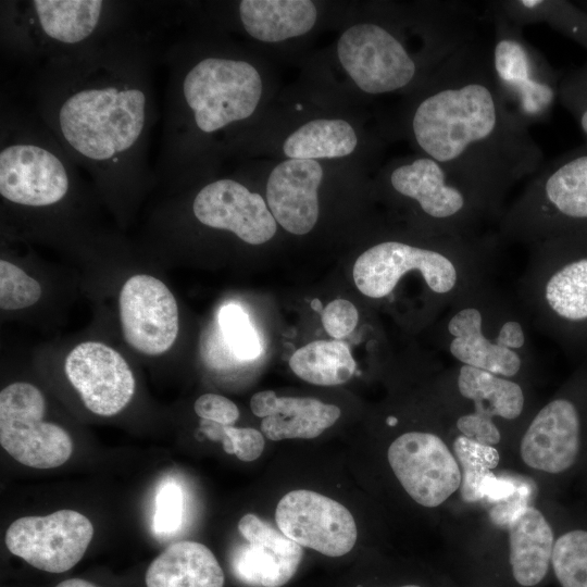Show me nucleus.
<instances>
[{
	"label": "nucleus",
	"mask_w": 587,
	"mask_h": 587,
	"mask_svg": "<svg viewBox=\"0 0 587 587\" xmlns=\"http://www.w3.org/2000/svg\"><path fill=\"white\" fill-rule=\"evenodd\" d=\"M224 573L204 545L183 540L168 546L149 565L147 587H223Z\"/></svg>",
	"instance_id": "nucleus-21"
},
{
	"label": "nucleus",
	"mask_w": 587,
	"mask_h": 587,
	"mask_svg": "<svg viewBox=\"0 0 587 587\" xmlns=\"http://www.w3.org/2000/svg\"><path fill=\"white\" fill-rule=\"evenodd\" d=\"M579 416L566 399L546 404L534 417L521 441L524 463L557 474L571 467L579 449Z\"/></svg>",
	"instance_id": "nucleus-18"
},
{
	"label": "nucleus",
	"mask_w": 587,
	"mask_h": 587,
	"mask_svg": "<svg viewBox=\"0 0 587 587\" xmlns=\"http://www.w3.org/2000/svg\"><path fill=\"white\" fill-rule=\"evenodd\" d=\"M118 313L126 342L146 355H160L175 342L178 307L167 286L151 275L137 274L123 285Z\"/></svg>",
	"instance_id": "nucleus-13"
},
{
	"label": "nucleus",
	"mask_w": 587,
	"mask_h": 587,
	"mask_svg": "<svg viewBox=\"0 0 587 587\" xmlns=\"http://www.w3.org/2000/svg\"><path fill=\"white\" fill-rule=\"evenodd\" d=\"M453 451L461 471L462 499L470 503L483 499L487 483L496 477L491 471L500 460L498 450L460 435L453 441Z\"/></svg>",
	"instance_id": "nucleus-31"
},
{
	"label": "nucleus",
	"mask_w": 587,
	"mask_h": 587,
	"mask_svg": "<svg viewBox=\"0 0 587 587\" xmlns=\"http://www.w3.org/2000/svg\"><path fill=\"white\" fill-rule=\"evenodd\" d=\"M417 271L436 294L451 291L458 282L453 261L445 253L397 240L379 242L365 250L353 265V280L363 295L388 296L400 278Z\"/></svg>",
	"instance_id": "nucleus-10"
},
{
	"label": "nucleus",
	"mask_w": 587,
	"mask_h": 587,
	"mask_svg": "<svg viewBox=\"0 0 587 587\" xmlns=\"http://www.w3.org/2000/svg\"><path fill=\"white\" fill-rule=\"evenodd\" d=\"M291 371L304 382L335 386L348 382L355 371V361L348 346L339 340H315L292 353Z\"/></svg>",
	"instance_id": "nucleus-29"
},
{
	"label": "nucleus",
	"mask_w": 587,
	"mask_h": 587,
	"mask_svg": "<svg viewBox=\"0 0 587 587\" xmlns=\"http://www.w3.org/2000/svg\"><path fill=\"white\" fill-rule=\"evenodd\" d=\"M250 409L262 417L261 430L270 440L312 439L334 425L341 411L314 398L278 397L273 390L254 394Z\"/></svg>",
	"instance_id": "nucleus-20"
},
{
	"label": "nucleus",
	"mask_w": 587,
	"mask_h": 587,
	"mask_svg": "<svg viewBox=\"0 0 587 587\" xmlns=\"http://www.w3.org/2000/svg\"><path fill=\"white\" fill-rule=\"evenodd\" d=\"M587 224V143L546 162L505 214L510 237L539 239Z\"/></svg>",
	"instance_id": "nucleus-3"
},
{
	"label": "nucleus",
	"mask_w": 587,
	"mask_h": 587,
	"mask_svg": "<svg viewBox=\"0 0 587 587\" xmlns=\"http://www.w3.org/2000/svg\"><path fill=\"white\" fill-rule=\"evenodd\" d=\"M545 300L562 319L587 320V258L558 270L546 283Z\"/></svg>",
	"instance_id": "nucleus-30"
},
{
	"label": "nucleus",
	"mask_w": 587,
	"mask_h": 587,
	"mask_svg": "<svg viewBox=\"0 0 587 587\" xmlns=\"http://www.w3.org/2000/svg\"><path fill=\"white\" fill-rule=\"evenodd\" d=\"M218 326L225 344L239 361L246 363L261 354L258 332L239 305L230 303L223 307L218 313Z\"/></svg>",
	"instance_id": "nucleus-33"
},
{
	"label": "nucleus",
	"mask_w": 587,
	"mask_h": 587,
	"mask_svg": "<svg viewBox=\"0 0 587 587\" xmlns=\"http://www.w3.org/2000/svg\"><path fill=\"white\" fill-rule=\"evenodd\" d=\"M239 15L246 32L265 42H277L308 33L317 12L309 0H242Z\"/></svg>",
	"instance_id": "nucleus-24"
},
{
	"label": "nucleus",
	"mask_w": 587,
	"mask_h": 587,
	"mask_svg": "<svg viewBox=\"0 0 587 587\" xmlns=\"http://www.w3.org/2000/svg\"><path fill=\"white\" fill-rule=\"evenodd\" d=\"M551 562L562 587H587V532L576 529L559 537Z\"/></svg>",
	"instance_id": "nucleus-32"
},
{
	"label": "nucleus",
	"mask_w": 587,
	"mask_h": 587,
	"mask_svg": "<svg viewBox=\"0 0 587 587\" xmlns=\"http://www.w3.org/2000/svg\"><path fill=\"white\" fill-rule=\"evenodd\" d=\"M275 521L285 536L324 555H345L357 541V525L350 511L312 490L286 494L277 503Z\"/></svg>",
	"instance_id": "nucleus-12"
},
{
	"label": "nucleus",
	"mask_w": 587,
	"mask_h": 587,
	"mask_svg": "<svg viewBox=\"0 0 587 587\" xmlns=\"http://www.w3.org/2000/svg\"><path fill=\"white\" fill-rule=\"evenodd\" d=\"M401 587H420L417 585H404V586H401Z\"/></svg>",
	"instance_id": "nucleus-46"
},
{
	"label": "nucleus",
	"mask_w": 587,
	"mask_h": 587,
	"mask_svg": "<svg viewBox=\"0 0 587 587\" xmlns=\"http://www.w3.org/2000/svg\"><path fill=\"white\" fill-rule=\"evenodd\" d=\"M510 564L515 580L522 586L540 583L553 550V532L544 514L525 507L509 527Z\"/></svg>",
	"instance_id": "nucleus-22"
},
{
	"label": "nucleus",
	"mask_w": 587,
	"mask_h": 587,
	"mask_svg": "<svg viewBox=\"0 0 587 587\" xmlns=\"http://www.w3.org/2000/svg\"><path fill=\"white\" fill-rule=\"evenodd\" d=\"M184 496L180 486L174 480H165L155 496L153 529L159 535L176 532L182 523Z\"/></svg>",
	"instance_id": "nucleus-37"
},
{
	"label": "nucleus",
	"mask_w": 587,
	"mask_h": 587,
	"mask_svg": "<svg viewBox=\"0 0 587 587\" xmlns=\"http://www.w3.org/2000/svg\"><path fill=\"white\" fill-rule=\"evenodd\" d=\"M457 427L463 436L483 445L495 446L501 439L492 419L476 412L460 416Z\"/></svg>",
	"instance_id": "nucleus-40"
},
{
	"label": "nucleus",
	"mask_w": 587,
	"mask_h": 587,
	"mask_svg": "<svg viewBox=\"0 0 587 587\" xmlns=\"http://www.w3.org/2000/svg\"><path fill=\"white\" fill-rule=\"evenodd\" d=\"M357 143V135L349 123L320 118L290 134L284 141L283 151L289 159L316 161L346 157L353 152Z\"/></svg>",
	"instance_id": "nucleus-27"
},
{
	"label": "nucleus",
	"mask_w": 587,
	"mask_h": 587,
	"mask_svg": "<svg viewBox=\"0 0 587 587\" xmlns=\"http://www.w3.org/2000/svg\"><path fill=\"white\" fill-rule=\"evenodd\" d=\"M388 182L397 195L412 200L425 216L454 238L491 212L466 184L424 154L395 166Z\"/></svg>",
	"instance_id": "nucleus-7"
},
{
	"label": "nucleus",
	"mask_w": 587,
	"mask_h": 587,
	"mask_svg": "<svg viewBox=\"0 0 587 587\" xmlns=\"http://www.w3.org/2000/svg\"><path fill=\"white\" fill-rule=\"evenodd\" d=\"M46 399L39 388L15 382L0 392V444L17 462L34 469L65 463L73 441L61 426L45 422Z\"/></svg>",
	"instance_id": "nucleus-6"
},
{
	"label": "nucleus",
	"mask_w": 587,
	"mask_h": 587,
	"mask_svg": "<svg viewBox=\"0 0 587 587\" xmlns=\"http://www.w3.org/2000/svg\"><path fill=\"white\" fill-rule=\"evenodd\" d=\"M460 394L474 402V412L488 417L514 420L523 411L524 395L521 386L503 376L470 365L460 367Z\"/></svg>",
	"instance_id": "nucleus-26"
},
{
	"label": "nucleus",
	"mask_w": 587,
	"mask_h": 587,
	"mask_svg": "<svg viewBox=\"0 0 587 587\" xmlns=\"http://www.w3.org/2000/svg\"><path fill=\"white\" fill-rule=\"evenodd\" d=\"M41 297L39 283L17 265L0 261V308L21 310L35 304Z\"/></svg>",
	"instance_id": "nucleus-35"
},
{
	"label": "nucleus",
	"mask_w": 587,
	"mask_h": 587,
	"mask_svg": "<svg viewBox=\"0 0 587 587\" xmlns=\"http://www.w3.org/2000/svg\"><path fill=\"white\" fill-rule=\"evenodd\" d=\"M62 161L33 143H15L0 152V193L10 202L46 207L62 200L68 190Z\"/></svg>",
	"instance_id": "nucleus-16"
},
{
	"label": "nucleus",
	"mask_w": 587,
	"mask_h": 587,
	"mask_svg": "<svg viewBox=\"0 0 587 587\" xmlns=\"http://www.w3.org/2000/svg\"><path fill=\"white\" fill-rule=\"evenodd\" d=\"M192 209L202 224L229 230L250 245L264 243L276 233V221L264 199L233 179L204 186Z\"/></svg>",
	"instance_id": "nucleus-17"
},
{
	"label": "nucleus",
	"mask_w": 587,
	"mask_h": 587,
	"mask_svg": "<svg viewBox=\"0 0 587 587\" xmlns=\"http://www.w3.org/2000/svg\"><path fill=\"white\" fill-rule=\"evenodd\" d=\"M387 458L401 486L423 507H438L460 488L458 461L437 435L402 434L389 446Z\"/></svg>",
	"instance_id": "nucleus-11"
},
{
	"label": "nucleus",
	"mask_w": 587,
	"mask_h": 587,
	"mask_svg": "<svg viewBox=\"0 0 587 587\" xmlns=\"http://www.w3.org/2000/svg\"><path fill=\"white\" fill-rule=\"evenodd\" d=\"M323 178L315 160L289 159L270 174L266 201L275 221L287 232L304 235L319 218L317 189Z\"/></svg>",
	"instance_id": "nucleus-19"
},
{
	"label": "nucleus",
	"mask_w": 587,
	"mask_h": 587,
	"mask_svg": "<svg viewBox=\"0 0 587 587\" xmlns=\"http://www.w3.org/2000/svg\"><path fill=\"white\" fill-rule=\"evenodd\" d=\"M387 423L388 425L394 426L397 423V419L390 416L387 419Z\"/></svg>",
	"instance_id": "nucleus-45"
},
{
	"label": "nucleus",
	"mask_w": 587,
	"mask_h": 587,
	"mask_svg": "<svg viewBox=\"0 0 587 587\" xmlns=\"http://www.w3.org/2000/svg\"><path fill=\"white\" fill-rule=\"evenodd\" d=\"M183 93L198 128L213 133L254 112L262 80L248 62L207 58L187 73Z\"/></svg>",
	"instance_id": "nucleus-5"
},
{
	"label": "nucleus",
	"mask_w": 587,
	"mask_h": 587,
	"mask_svg": "<svg viewBox=\"0 0 587 587\" xmlns=\"http://www.w3.org/2000/svg\"><path fill=\"white\" fill-rule=\"evenodd\" d=\"M482 324L483 317L477 309L464 308L458 311L448 324V330L453 336L449 345L450 353L464 365L503 377L514 376L521 369L520 355L487 339Z\"/></svg>",
	"instance_id": "nucleus-23"
},
{
	"label": "nucleus",
	"mask_w": 587,
	"mask_h": 587,
	"mask_svg": "<svg viewBox=\"0 0 587 587\" xmlns=\"http://www.w3.org/2000/svg\"><path fill=\"white\" fill-rule=\"evenodd\" d=\"M238 530L247 540L230 557L234 575L252 587H282L287 584L302 560V547L262 521L245 514Z\"/></svg>",
	"instance_id": "nucleus-15"
},
{
	"label": "nucleus",
	"mask_w": 587,
	"mask_h": 587,
	"mask_svg": "<svg viewBox=\"0 0 587 587\" xmlns=\"http://www.w3.org/2000/svg\"><path fill=\"white\" fill-rule=\"evenodd\" d=\"M64 370L85 407L95 414L120 413L135 394L136 382L127 361L103 342L77 345L67 354Z\"/></svg>",
	"instance_id": "nucleus-14"
},
{
	"label": "nucleus",
	"mask_w": 587,
	"mask_h": 587,
	"mask_svg": "<svg viewBox=\"0 0 587 587\" xmlns=\"http://www.w3.org/2000/svg\"><path fill=\"white\" fill-rule=\"evenodd\" d=\"M146 122V96L127 85L86 87L68 96L58 113L68 146L92 161H107L129 150Z\"/></svg>",
	"instance_id": "nucleus-2"
},
{
	"label": "nucleus",
	"mask_w": 587,
	"mask_h": 587,
	"mask_svg": "<svg viewBox=\"0 0 587 587\" xmlns=\"http://www.w3.org/2000/svg\"><path fill=\"white\" fill-rule=\"evenodd\" d=\"M489 47L492 76L507 108L528 128L547 122L558 100L560 75L530 45L523 28L499 17Z\"/></svg>",
	"instance_id": "nucleus-4"
},
{
	"label": "nucleus",
	"mask_w": 587,
	"mask_h": 587,
	"mask_svg": "<svg viewBox=\"0 0 587 587\" xmlns=\"http://www.w3.org/2000/svg\"><path fill=\"white\" fill-rule=\"evenodd\" d=\"M410 129L423 154L446 166L491 212L515 183L545 163L529 128L503 102L489 47L478 35L429 76Z\"/></svg>",
	"instance_id": "nucleus-1"
},
{
	"label": "nucleus",
	"mask_w": 587,
	"mask_h": 587,
	"mask_svg": "<svg viewBox=\"0 0 587 587\" xmlns=\"http://www.w3.org/2000/svg\"><path fill=\"white\" fill-rule=\"evenodd\" d=\"M357 308L348 300L336 299L329 302L322 313V323L326 333L341 339L352 333L358 324Z\"/></svg>",
	"instance_id": "nucleus-38"
},
{
	"label": "nucleus",
	"mask_w": 587,
	"mask_h": 587,
	"mask_svg": "<svg viewBox=\"0 0 587 587\" xmlns=\"http://www.w3.org/2000/svg\"><path fill=\"white\" fill-rule=\"evenodd\" d=\"M55 587H98V586H96L95 584H92V583H90V582H88L86 579L68 578V579H65V580L61 582Z\"/></svg>",
	"instance_id": "nucleus-42"
},
{
	"label": "nucleus",
	"mask_w": 587,
	"mask_h": 587,
	"mask_svg": "<svg viewBox=\"0 0 587 587\" xmlns=\"http://www.w3.org/2000/svg\"><path fill=\"white\" fill-rule=\"evenodd\" d=\"M495 341L511 350L523 347L525 335L522 325L516 321H507L500 327Z\"/></svg>",
	"instance_id": "nucleus-41"
},
{
	"label": "nucleus",
	"mask_w": 587,
	"mask_h": 587,
	"mask_svg": "<svg viewBox=\"0 0 587 587\" xmlns=\"http://www.w3.org/2000/svg\"><path fill=\"white\" fill-rule=\"evenodd\" d=\"M311 307H312V309L315 310V311H321V308H322L321 302H320V300H317V299H314V300L311 302Z\"/></svg>",
	"instance_id": "nucleus-43"
},
{
	"label": "nucleus",
	"mask_w": 587,
	"mask_h": 587,
	"mask_svg": "<svg viewBox=\"0 0 587 587\" xmlns=\"http://www.w3.org/2000/svg\"><path fill=\"white\" fill-rule=\"evenodd\" d=\"M193 409L200 419L223 425H233L239 417L237 405L228 398L216 394L200 396Z\"/></svg>",
	"instance_id": "nucleus-39"
},
{
	"label": "nucleus",
	"mask_w": 587,
	"mask_h": 587,
	"mask_svg": "<svg viewBox=\"0 0 587 587\" xmlns=\"http://www.w3.org/2000/svg\"><path fill=\"white\" fill-rule=\"evenodd\" d=\"M32 3L43 34L62 43L88 38L98 26L103 9L99 0H36Z\"/></svg>",
	"instance_id": "nucleus-28"
},
{
	"label": "nucleus",
	"mask_w": 587,
	"mask_h": 587,
	"mask_svg": "<svg viewBox=\"0 0 587 587\" xmlns=\"http://www.w3.org/2000/svg\"><path fill=\"white\" fill-rule=\"evenodd\" d=\"M558 100L571 113L587 139V61L560 76Z\"/></svg>",
	"instance_id": "nucleus-36"
},
{
	"label": "nucleus",
	"mask_w": 587,
	"mask_h": 587,
	"mask_svg": "<svg viewBox=\"0 0 587 587\" xmlns=\"http://www.w3.org/2000/svg\"><path fill=\"white\" fill-rule=\"evenodd\" d=\"M92 536L93 526L88 517L74 510H60L13 521L4 541L12 554L33 567L63 573L82 560Z\"/></svg>",
	"instance_id": "nucleus-9"
},
{
	"label": "nucleus",
	"mask_w": 587,
	"mask_h": 587,
	"mask_svg": "<svg viewBox=\"0 0 587 587\" xmlns=\"http://www.w3.org/2000/svg\"><path fill=\"white\" fill-rule=\"evenodd\" d=\"M487 18L499 17L519 27L546 24L587 50V12L564 0H500L485 3Z\"/></svg>",
	"instance_id": "nucleus-25"
},
{
	"label": "nucleus",
	"mask_w": 587,
	"mask_h": 587,
	"mask_svg": "<svg viewBox=\"0 0 587 587\" xmlns=\"http://www.w3.org/2000/svg\"><path fill=\"white\" fill-rule=\"evenodd\" d=\"M200 430L209 439L221 441L226 453L245 462L257 460L264 450L263 434L251 427L238 428L201 419Z\"/></svg>",
	"instance_id": "nucleus-34"
},
{
	"label": "nucleus",
	"mask_w": 587,
	"mask_h": 587,
	"mask_svg": "<svg viewBox=\"0 0 587 587\" xmlns=\"http://www.w3.org/2000/svg\"><path fill=\"white\" fill-rule=\"evenodd\" d=\"M580 9L587 12V1H577L575 2Z\"/></svg>",
	"instance_id": "nucleus-44"
},
{
	"label": "nucleus",
	"mask_w": 587,
	"mask_h": 587,
	"mask_svg": "<svg viewBox=\"0 0 587 587\" xmlns=\"http://www.w3.org/2000/svg\"><path fill=\"white\" fill-rule=\"evenodd\" d=\"M337 53L355 85L371 95L402 90L420 73V63L403 41L376 23H360L345 30Z\"/></svg>",
	"instance_id": "nucleus-8"
}]
</instances>
